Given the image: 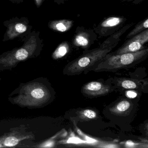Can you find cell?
Segmentation results:
<instances>
[{
    "mask_svg": "<svg viewBox=\"0 0 148 148\" xmlns=\"http://www.w3.org/2000/svg\"><path fill=\"white\" fill-rule=\"evenodd\" d=\"M23 40L24 43L20 47L0 55V70L14 67L21 61L40 55L43 47V40L40 38L39 32L32 31Z\"/></svg>",
    "mask_w": 148,
    "mask_h": 148,
    "instance_id": "obj_1",
    "label": "cell"
},
{
    "mask_svg": "<svg viewBox=\"0 0 148 148\" xmlns=\"http://www.w3.org/2000/svg\"><path fill=\"white\" fill-rule=\"evenodd\" d=\"M148 55V48H144L136 52L123 54L109 53L92 67L90 71L115 72L122 69L130 68L145 60Z\"/></svg>",
    "mask_w": 148,
    "mask_h": 148,
    "instance_id": "obj_2",
    "label": "cell"
},
{
    "mask_svg": "<svg viewBox=\"0 0 148 148\" xmlns=\"http://www.w3.org/2000/svg\"><path fill=\"white\" fill-rule=\"evenodd\" d=\"M52 94L49 88L42 83L33 82L22 86L13 98L15 104L25 107H37L49 103Z\"/></svg>",
    "mask_w": 148,
    "mask_h": 148,
    "instance_id": "obj_3",
    "label": "cell"
},
{
    "mask_svg": "<svg viewBox=\"0 0 148 148\" xmlns=\"http://www.w3.org/2000/svg\"><path fill=\"white\" fill-rule=\"evenodd\" d=\"M114 47H99L84 53L66 65L63 70V73L67 76H75L90 71L91 68L110 53Z\"/></svg>",
    "mask_w": 148,
    "mask_h": 148,
    "instance_id": "obj_4",
    "label": "cell"
},
{
    "mask_svg": "<svg viewBox=\"0 0 148 148\" xmlns=\"http://www.w3.org/2000/svg\"><path fill=\"white\" fill-rule=\"evenodd\" d=\"M6 30L4 35L3 42L13 40L17 38H25L32 32V26L26 17H14L3 22Z\"/></svg>",
    "mask_w": 148,
    "mask_h": 148,
    "instance_id": "obj_5",
    "label": "cell"
},
{
    "mask_svg": "<svg viewBox=\"0 0 148 148\" xmlns=\"http://www.w3.org/2000/svg\"><path fill=\"white\" fill-rule=\"evenodd\" d=\"M148 41V30L147 29L129 40L118 50L111 54H123L138 51L144 48V45Z\"/></svg>",
    "mask_w": 148,
    "mask_h": 148,
    "instance_id": "obj_6",
    "label": "cell"
},
{
    "mask_svg": "<svg viewBox=\"0 0 148 148\" xmlns=\"http://www.w3.org/2000/svg\"><path fill=\"white\" fill-rule=\"evenodd\" d=\"M113 91L111 86L99 81H93L84 85L81 89L82 94L88 97H96L107 95Z\"/></svg>",
    "mask_w": 148,
    "mask_h": 148,
    "instance_id": "obj_7",
    "label": "cell"
},
{
    "mask_svg": "<svg viewBox=\"0 0 148 148\" xmlns=\"http://www.w3.org/2000/svg\"><path fill=\"white\" fill-rule=\"evenodd\" d=\"M133 105L131 100L124 99L120 100L110 109L112 114L119 116H127L132 110Z\"/></svg>",
    "mask_w": 148,
    "mask_h": 148,
    "instance_id": "obj_8",
    "label": "cell"
},
{
    "mask_svg": "<svg viewBox=\"0 0 148 148\" xmlns=\"http://www.w3.org/2000/svg\"><path fill=\"white\" fill-rule=\"evenodd\" d=\"M73 25V21L66 19L51 21L48 23V27L50 29L59 32H68Z\"/></svg>",
    "mask_w": 148,
    "mask_h": 148,
    "instance_id": "obj_9",
    "label": "cell"
},
{
    "mask_svg": "<svg viewBox=\"0 0 148 148\" xmlns=\"http://www.w3.org/2000/svg\"><path fill=\"white\" fill-rule=\"evenodd\" d=\"M124 19V18L119 17H110L106 19L99 25V27L101 28L100 32L103 31V32H104L112 30L114 28H116L117 27L123 23Z\"/></svg>",
    "mask_w": 148,
    "mask_h": 148,
    "instance_id": "obj_10",
    "label": "cell"
},
{
    "mask_svg": "<svg viewBox=\"0 0 148 148\" xmlns=\"http://www.w3.org/2000/svg\"><path fill=\"white\" fill-rule=\"evenodd\" d=\"M131 26V25H130L125 26L123 28H122L117 32L115 33L113 35H112L105 41H104L103 43L100 45L99 47L106 48V47H115L121 35H123V34L124 33L125 31L128 30Z\"/></svg>",
    "mask_w": 148,
    "mask_h": 148,
    "instance_id": "obj_11",
    "label": "cell"
},
{
    "mask_svg": "<svg viewBox=\"0 0 148 148\" xmlns=\"http://www.w3.org/2000/svg\"><path fill=\"white\" fill-rule=\"evenodd\" d=\"M77 117L80 122H87L95 120L98 117V114L95 110L91 109H84L76 112Z\"/></svg>",
    "mask_w": 148,
    "mask_h": 148,
    "instance_id": "obj_12",
    "label": "cell"
},
{
    "mask_svg": "<svg viewBox=\"0 0 148 148\" xmlns=\"http://www.w3.org/2000/svg\"><path fill=\"white\" fill-rule=\"evenodd\" d=\"M90 35L87 32L77 33L73 39V44L76 46L86 48L90 45L91 42Z\"/></svg>",
    "mask_w": 148,
    "mask_h": 148,
    "instance_id": "obj_13",
    "label": "cell"
},
{
    "mask_svg": "<svg viewBox=\"0 0 148 148\" xmlns=\"http://www.w3.org/2000/svg\"><path fill=\"white\" fill-rule=\"evenodd\" d=\"M117 85L124 89L136 90L139 87V82L132 79L120 78L117 81Z\"/></svg>",
    "mask_w": 148,
    "mask_h": 148,
    "instance_id": "obj_14",
    "label": "cell"
},
{
    "mask_svg": "<svg viewBox=\"0 0 148 148\" xmlns=\"http://www.w3.org/2000/svg\"><path fill=\"white\" fill-rule=\"evenodd\" d=\"M70 46L67 42H63L58 47L52 54L53 59L57 60L64 57L69 52Z\"/></svg>",
    "mask_w": 148,
    "mask_h": 148,
    "instance_id": "obj_15",
    "label": "cell"
},
{
    "mask_svg": "<svg viewBox=\"0 0 148 148\" xmlns=\"http://www.w3.org/2000/svg\"><path fill=\"white\" fill-rule=\"evenodd\" d=\"M148 19H146L145 20L142 21L137 25L134 29H133L127 36V39L130 38L132 37H134L135 35L142 32L143 31L148 29Z\"/></svg>",
    "mask_w": 148,
    "mask_h": 148,
    "instance_id": "obj_16",
    "label": "cell"
},
{
    "mask_svg": "<svg viewBox=\"0 0 148 148\" xmlns=\"http://www.w3.org/2000/svg\"><path fill=\"white\" fill-rule=\"evenodd\" d=\"M26 137H18L14 136H9L5 138L3 141V144L5 146L13 147L17 145L19 142Z\"/></svg>",
    "mask_w": 148,
    "mask_h": 148,
    "instance_id": "obj_17",
    "label": "cell"
},
{
    "mask_svg": "<svg viewBox=\"0 0 148 148\" xmlns=\"http://www.w3.org/2000/svg\"><path fill=\"white\" fill-rule=\"evenodd\" d=\"M53 144H54L53 141V140H49L44 142L40 146V147H42V148H49V147L50 148V147H52Z\"/></svg>",
    "mask_w": 148,
    "mask_h": 148,
    "instance_id": "obj_18",
    "label": "cell"
},
{
    "mask_svg": "<svg viewBox=\"0 0 148 148\" xmlns=\"http://www.w3.org/2000/svg\"><path fill=\"white\" fill-rule=\"evenodd\" d=\"M127 95L128 97L131 98L136 97L137 96L136 93L133 91H129L127 92Z\"/></svg>",
    "mask_w": 148,
    "mask_h": 148,
    "instance_id": "obj_19",
    "label": "cell"
},
{
    "mask_svg": "<svg viewBox=\"0 0 148 148\" xmlns=\"http://www.w3.org/2000/svg\"><path fill=\"white\" fill-rule=\"evenodd\" d=\"M44 0H34V2L38 8H39L43 4Z\"/></svg>",
    "mask_w": 148,
    "mask_h": 148,
    "instance_id": "obj_20",
    "label": "cell"
},
{
    "mask_svg": "<svg viewBox=\"0 0 148 148\" xmlns=\"http://www.w3.org/2000/svg\"><path fill=\"white\" fill-rule=\"evenodd\" d=\"M9 1L13 4H20L23 3L25 0H9Z\"/></svg>",
    "mask_w": 148,
    "mask_h": 148,
    "instance_id": "obj_21",
    "label": "cell"
},
{
    "mask_svg": "<svg viewBox=\"0 0 148 148\" xmlns=\"http://www.w3.org/2000/svg\"><path fill=\"white\" fill-rule=\"evenodd\" d=\"M53 1H54V2L58 3V4H59L61 3L62 0H53Z\"/></svg>",
    "mask_w": 148,
    "mask_h": 148,
    "instance_id": "obj_22",
    "label": "cell"
}]
</instances>
